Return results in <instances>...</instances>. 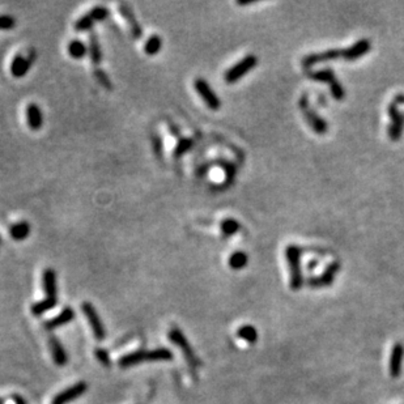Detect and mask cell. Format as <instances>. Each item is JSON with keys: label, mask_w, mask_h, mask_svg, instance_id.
Returning <instances> with one entry per match:
<instances>
[{"label": "cell", "mask_w": 404, "mask_h": 404, "mask_svg": "<svg viewBox=\"0 0 404 404\" xmlns=\"http://www.w3.org/2000/svg\"><path fill=\"white\" fill-rule=\"evenodd\" d=\"M301 256H302V248L297 244H288L286 248V259L288 263L289 276H290L289 286L292 290H300L305 284L302 267H301Z\"/></svg>", "instance_id": "obj_1"}, {"label": "cell", "mask_w": 404, "mask_h": 404, "mask_svg": "<svg viewBox=\"0 0 404 404\" xmlns=\"http://www.w3.org/2000/svg\"><path fill=\"white\" fill-rule=\"evenodd\" d=\"M173 360V354L166 348H157L152 350H136L132 354L123 356L119 360L120 368H131L138 364L146 362V361H170Z\"/></svg>", "instance_id": "obj_2"}, {"label": "cell", "mask_w": 404, "mask_h": 404, "mask_svg": "<svg viewBox=\"0 0 404 404\" xmlns=\"http://www.w3.org/2000/svg\"><path fill=\"white\" fill-rule=\"evenodd\" d=\"M306 76L312 80H316V82H327L330 86V92H331V96L336 101H343L346 98V89L342 85V82L338 80L335 72L331 70V68H323V70H318V71H308L306 72Z\"/></svg>", "instance_id": "obj_3"}, {"label": "cell", "mask_w": 404, "mask_h": 404, "mask_svg": "<svg viewBox=\"0 0 404 404\" xmlns=\"http://www.w3.org/2000/svg\"><path fill=\"white\" fill-rule=\"evenodd\" d=\"M300 110L302 112L304 118L310 126V128L318 135H324L328 131V123L326 122V119H323L322 116H318V112L314 109H312L309 105V97L306 93L301 96V98L298 101Z\"/></svg>", "instance_id": "obj_4"}, {"label": "cell", "mask_w": 404, "mask_h": 404, "mask_svg": "<svg viewBox=\"0 0 404 404\" xmlns=\"http://www.w3.org/2000/svg\"><path fill=\"white\" fill-rule=\"evenodd\" d=\"M258 64V58L254 54L246 55L244 58L241 60L237 62L233 67L226 70L224 75V80L226 84H234V82H240L242 78L248 75V72L252 71Z\"/></svg>", "instance_id": "obj_5"}, {"label": "cell", "mask_w": 404, "mask_h": 404, "mask_svg": "<svg viewBox=\"0 0 404 404\" xmlns=\"http://www.w3.org/2000/svg\"><path fill=\"white\" fill-rule=\"evenodd\" d=\"M169 339L172 343H174L176 346L180 348V350H182V354H184V358L187 360V362L190 364L192 368H198L199 365H200V361H199V358H198L196 356H195L194 354V350L191 348L190 343H188V340L186 339V336H184V334L180 331V328H177V327H174V328H172L169 331Z\"/></svg>", "instance_id": "obj_6"}, {"label": "cell", "mask_w": 404, "mask_h": 404, "mask_svg": "<svg viewBox=\"0 0 404 404\" xmlns=\"http://www.w3.org/2000/svg\"><path fill=\"white\" fill-rule=\"evenodd\" d=\"M194 88L198 92V94L200 96V98L203 100L204 104L207 105L208 109L214 110V112H218V110L221 109L220 97L214 93V89L210 88V85L204 78H195Z\"/></svg>", "instance_id": "obj_7"}, {"label": "cell", "mask_w": 404, "mask_h": 404, "mask_svg": "<svg viewBox=\"0 0 404 404\" xmlns=\"http://www.w3.org/2000/svg\"><path fill=\"white\" fill-rule=\"evenodd\" d=\"M109 14L110 10L108 8L104 7V6H97V7L92 8V10H89L88 14L80 17L75 22L74 28H75L76 32L89 30L94 25V22L105 20V18L109 17Z\"/></svg>", "instance_id": "obj_8"}, {"label": "cell", "mask_w": 404, "mask_h": 404, "mask_svg": "<svg viewBox=\"0 0 404 404\" xmlns=\"http://www.w3.org/2000/svg\"><path fill=\"white\" fill-rule=\"evenodd\" d=\"M340 267H342V264H340L339 260L331 262L320 276L308 278L306 284L312 286V288H326V286H332L335 278H336L338 272L340 271Z\"/></svg>", "instance_id": "obj_9"}, {"label": "cell", "mask_w": 404, "mask_h": 404, "mask_svg": "<svg viewBox=\"0 0 404 404\" xmlns=\"http://www.w3.org/2000/svg\"><path fill=\"white\" fill-rule=\"evenodd\" d=\"M390 116V127H388V138L391 142H399L403 135L404 130V114L399 110L395 102H391L388 108Z\"/></svg>", "instance_id": "obj_10"}, {"label": "cell", "mask_w": 404, "mask_h": 404, "mask_svg": "<svg viewBox=\"0 0 404 404\" xmlns=\"http://www.w3.org/2000/svg\"><path fill=\"white\" fill-rule=\"evenodd\" d=\"M82 310L85 314V316H86V320H88L89 326L92 328L93 335H94L96 339L100 340V342L105 339L106 338L105 326H104V323H102L101 318H100L98 312H97L94 306H93L90 302H82Z\"/></svg>", "instance_id": "obj_11"}, {"label": "cell", "mask_w": 404, "mask_h": 404, "mask_svg": "<svg viewBox=\"0 0 404 404\" xmlns=\"http://www.w3.org/2000/svg\"><path fill=\"white\" fill-rule=\"evenodd\" d=\"M343 58V50L340 48H330V50L320 51V52H312V54L306 55L301 60V66L306 70L312 68V66L322 63V62L335 60V59Z\"/></svg>", "instance_id": "obj_12"}, {"label": "cell", "mask_w": 404, "mask_h": 404, "mask_svg": "<svg viewBox=\"0 0 404 404\" xmlns=\"http://www.w3.org/2000/svg\"><path fill=\"white\" fill-rule=\"evenodd\" d=\"M86 388H88V384H85V382H78V384H75L74 386H71V388H66L64 391L59 392V394L52 399L51 404H67L70 403V402L76 400L78 398H80L82 394H84L85 391H86Z\"/></svg>", "instance_id": "obj_13"}, {"label": "cell", "mask_w": 404, "mask_h": 404, "mask_svg": "<svg viewBox=\"0 0 404 404\" xmlns=\"http://www.w3.org/2000/svg\"><path fill=\"white\" fill-rule=\"evenodd\" d=\"M372 48V42L368 38H361L357 42H354L352 46L343 50V59L348 62H354L357 59L362 58L364 55H366Z\"/></svg>", "instance_id": "obj_14"}, {"label": "cell", "mask_w": 404, "mask_h": 404, "mask_svg": "<svg viewBox=\"0 0 404 404\" xmlns=\"http://www.w3.org/2000/svg\"><path fill=\"white\" fill-rule=\"evenodd\" d=\"M34 58H36V52L34 51H32L28 58L22 56L21 54H17L14 58V60H12V64H10V74L14 75V78H24L28 74V71L30 70Z\"/></svg>", "instance_id": "obj_15"}, {"label": "cell", "mask_w": 404, "mask_h": 404, "mask_svg": "<svg viewBox=\"0 0 404 404\" xmlns=\"http://www.w3.org/2000/svg\"><path fill=\"white\" fill-rule=\"evenodd\" d=\"M404 357V346L402 343H395L392 346L390 354V362H388V372L392 378H398L402 373V365H403Z\"/></svg>", "instance_id": "obj_16"}, {"label": "cell", "mask_w": 404, "mask_h": 404, "mask_svg": "<svg viewBox=\"0 0 404 404\" xmlns=\"http://www.w3.org/2000/svg\"><path fill=\"white\" fill-rule=\"evenodd\" d=\"M119 12H120V14L127 20V24H128L132 37L135 38V40L142 38V36H143V29H142L140 24L138 22V20H136L135 14H134V10H131V7H130L128 4L126 3L119 4Z\"/></svg>", "instance_id": "obj_17"}, {"label": "cell", "mask_w": 404, "mask_h": 404, "mask_svg": "<svg viewBox=\"0 0 404 404\" xmlns=\"http://www.w3.org/2000/svg\"><path fill=\"white\" fill-rule=\"evenodd\" d=\"M26 123L28 127L33 131H38L44 126V114L41 108L37 104H29L26 106Z\"/></svg>", "instance_id": "obj_18"}, {"label": "cell", "mask_w": 404, "mask_h": 404, "mask_svg": "<svg viewBox=\"0 0 404 404\" xmlns=\"http://www.w3.org/2000/svg\"><path fill=\"white\" fill-rule=\"evenodd\" d=\"M74 318H75V310L72 309V308H64V309L59 312L58 316L44 322V328L48 330V331H52V330L58 328V327L67 324Z\"/></svg>", "instance_id": "obj_19"}, {"label": "cell", "mask_w": 404, "mask_h": 404, "mask_svg": "<svg viewBox=\"0 0 404 404\" xmlns=\"http://www.w3.org/2000/svg\"><path fill=\"white\" fill-rule=\"evenodd\" d=\"M42 282H44V293H46V297L56 298V274H55L54 270H44Z\"/></svg>", "instance_id": "obj_20"}, {"label": "cell", "mask_w": 404, "mask_h": 404, "mask_svg": "<svg viewBox=\"0 0 404 404\" xmlns=\"http://www.w3.org/2000/svg\"><path fill=\"white\" fill-rule=\"evenodd\" d=\"M48 343H50V350L51 352H52V358H54L55 364L56 365H59V366H63V365H66V362H67L68 357H67V354H66L64 348H63V346H62V343L59 342L58 339L55 336H51L50 340H48Z\"/></svg>", "instance_id": "obj_21"}, {"label": "cell", "mask_w": 404, "mask_h": 404, "mask_svg": "<svg viewBox=\"0 0 404 404\" xmlns=\"http://www.w3.org/2000/svg\"><path fill=\"white\" fill-rule=\"evenodd\" d=\"M88 52L90 55V60L93 64H100L102 60V50L101 44L98 42V37L94 32L89 34V46H88Z\"/></svg>", "instance_id": "obj_22"}, {"label": "cell", "mask_w": 404, "mask_h": 404, "mask_svg": "<svg viewBox=\"0 0 404 404\" xmlns=\"http://www.w3.org/2000/svg\"><path fill=\"white\" fill-rule=\"evenodd\" d=\"M68 55L74 59H82L84 58L85 55L88 54V48L85 46V44L80 40H74L68 44L67 46Z\"/></svg>", "instance_id": "obj_23"}, {"label": "cell", "mask_w": 404, "mask_h": 404, "mask_svg": "<svg viewBox=\"0 0 404 404\" xmlns=\"http://www.w3.org/2000/svg\"><path fill=\"white\" fill-rule=\"evenodd\" d=\"M55 306H56V298L46 297V298L42 300V301H38V302L33 304L30 310L32 312H33V316H41L42 314H44V312H48V310L54 309Z\"/></svg>", "instance_id": "obj_24"}, {"label": "cell", "mask_w": 404, "mask_h": 404, "mask_svg": "<svg viewBox=\"0 0 404 404\" xmlns=\"http://www.w3.org/2000/svg\"><path fill=\"white\" fill-rule=\"evenodd\" d=\"M237 336L240 338V339L244 340L246 343L254 344L256 343V340H258V331H256V328H255L254 326H252V324H244V326L240 327V328L237 330Z\"/></svg>", "instance_id": "obj_25"}, {"label": "cell", "mask_w": 404, "mask_h": 404, "mask_svg": "<svg viewBox=\"0 0 404 404\" xmlns=\"http://www.w3.org/2000/svg\"><path fill=\"white\" fill-rule=\"evenodd\" d=\"M229 267L234 271H240V270L244 268L248 263V256L246 252H236L230 255L229 258Z\"/></svg>", "instance_id": "obj_26"}, {"label": "cell", "mask_w": 404, "mask_h": 404, "mask_svg": "<svg viewBox=\"0 0 404 404\" xmlns=\"http://www.w3.org/2000/svg\"><path fill=\"white\" fill-rule=\"evenodd\" d=\"M30 234V226L26 221H21L17 222L14 226L10 228V237L16 240V241H22L28 236Z\"/></svg>", "instance_id": "obj_27"}, {"label": "cell", "mask_w": 404, "mask_h": 404, "mask_svg": "<svg viewBox=\"0 0 404 404\" xmlns=\"http://www.w3.org/2000/svg\"><path fill=\"white\" fill-rule=\"evenodd\" d=\"M161 48H162V40H161L160 36L154 34V36L146 40V44H144V51H146V55L153 56V55H157L160 52Z\"/></svg>", "instance_id": "obj_28"}, {"label": "cell", "mask_w": 404, "mask_h": 404, "mask_svg": "<svg viewBox=\"0 0 404 404\" xmlns=\"http://www.w3.org/2000/svg\"><path fill=\"white\" fill-rule=\"evenodd\" d=\"M240 229H241V224L238 222L236 218H225L222 222H221V232H222V234L225 236V237H232V236H234L236 233H238L240 232Z\"/></svg>", "instance_id": "obj_29"}, {"label": "cell", "mask_w": 404, "mask_h": 404, "mask_svg": "<svg viewBox=\"0 0 404 404\" xmlns=\"http://www.w3.org/2000/svg\"><path fill=\"white\" fill-rule=\"evenodd\" d=\"M192 144H194V142L190 138H180L176 146V150H174V157L178 158V157L184 156V153H187L192 148Z\"/></svg>", "instance_id": "obj_30"}, {"label": "cell", "mask_w": 404, "mask_h": 404, "mask_svg": "<svg viewBox=\"0 0 404 404\" xmlns=\"http://www.w3.org/2000/svg\"><path fill=\"white\" fill-rule=\"evenodd\" d=\"M94 78H97V82H98L104 88H106L108 90H112V80H110V78L108 76V74H106L104 70H96Z\"/></svg>", "instance_id": "obj_31"}, {"label": "cell", "mask_w": 404, "mask_h": 404, "mask_svg": "<svg viewBox=\"0 0 404 404\" xmlns=\"http://www.w3.org/2000/svg\"><path fill=\"white\" fill-rule=\"evenodd\" d=\"M16 26V20L14 17L10 14H0V30H8L14 29Z\"/></svg>", "instance_id": "obj_32"}, {"label": "cell", "mask_w": 404, "mask_h": 404, "mask_svg": "<svg viewBox=\"0 0 404 404\" xmlns=\"http://www.w3.org/2000/svg\"><path fill=\"white\" fill-rule=\"evenodd\" d=\"M94 354L96 357H97V360H98L102 365H105V366L110 365V356L108 350H104V348H97Z\"/></svg>", "instance_id": "obj_33"}, {"label": "cell", "mask_w": 404, "mask_h": 404, "mask_svg": "<svg viewBox=\"0 0 404 404\" xmlns=\"http://www.w3.org/2000/svg\"><path fill=\"white\" fill-rule=\"evenodd\" d=\"M153 150H154V153H156V156L158 157V158H161V156H162V140H161V138L158 135H154L153 136Z\"/></svg>", "instance_id": "obj_34"}, {"label": "cell", "mask_w": 404, "mask_h": 404, "mask_svg": "<svg viewBox=\"0 0 404 404\" xmlns=\"http://www.w3.org/2000/svg\"><path fill=\"white\" fill-rule=\"evenodd\" d=\"M169 128H170V131H172V134H173V135L176 136V138H178V140H180V130H178L177 127L174 126V124H170V126H169Z\"/></svg>", "instance_id": "obj_35"}, {"label": "cell", "mask_w": 404, "mask_h": 404, "mask_svg": "<svg viewBox=\"0 0 404 404\" xmlns=\"http://www.w3.org/2000/svg\"><path fill=\"white\" fill-rule=\"evenodd\" d=\"M12 399H14V404H26V402H25L24 399H22V396H20V395H14Z\"/></svg>", "instance_id": "obj_36"}, {"label": "cell", "mask_w": 404, "mask_h": 404, "mask_svg": "<svg viewBox=\"0 0 404 404\" xmlns=\"http://www.w3.org/2000/svg\"><path fill=\"white\" fill-rule=\"evenodd\" d=\"M256 2H244V0H238L237 4L241 6V7H244V6H252V4H255Z\"/></svg>", "instance_id": "obj_37"}, {"label": "cell", "mask_w": 404, "mask_h": 404, "mask_svg": "<svg viewBox=\"0 0 404 404\" xmlns=\"http://www.w3.org/2000/svg\"><path fill=\"white\" fill-rule=\"evenodd\" d=\"M316 266H318V262H316V260H310L309 264H308V270H309V271H312V268L314 270L316 267Z\"/></svg>", "instance_id": "obj_38"}, {"label": "cell", "mask_w": 404, "mask_h": 404, "mask_svg": "<svg viewBox=\"0 0 404 404\" xmlns=\"http://www.w3.org/2000/svg\"><path fill=\"white\" fill-rule=\"evenodd\" d=\"M0 404H6V402H4L3 399H0Z\"/></svg>", "instance_id": "obj_39"}]
</instances>
